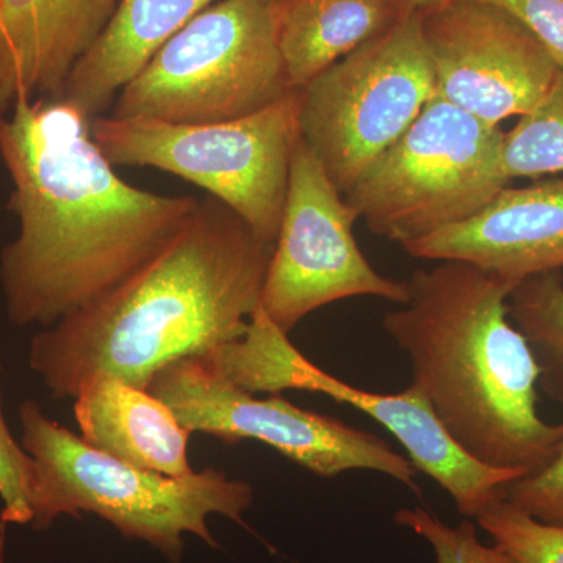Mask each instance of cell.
Returning <instances> with one entry per match:
<instances>
[{"label": "cell", "mask_w": 563, "mask_h": 563, "mask_svg": "<svg viewBox=\"0 0 563 563\" xmlns=\"http://www.w3.org/2000/svg\"><path fill=\"white\" fill-rule=\"evenodd\" d=\"M503 169L509 180L563 173V69L536 109L504 135Z\"/></svg>", "instance_id": "19"}, {"label": "cell", "mask_w": 563, "mask_h": 563, "mask_svg": "<svg viewBox=\"0 0 563 563\" xmlns=\"http://www.w3.org/2000/svg\"><path fill=\"white\" fill-rule=\"evenodd\" d=\"M407 285L409 301L383 328L444 431L484 465L542 468L563 443V421L537 409L540 368L509 318L512 285L463 261L417 269Z\"/></svg>", "instance_id": "3"}, {"label": "cell", "mask_w": 563, "mask_h": 563, "mask_svg": "<svg viewBox=\"0 0 563 563\" xmlns=\"http://www.w3.org/2000/svg\"><path fill=\"white\" fill-rule=\"evenodd\" d=\"M80 437L95 450L135 468L181 477L191 474L192 433L172 409L143 388L102 377L74 398Z\"/></svg>", "instance_id": "16"}, {"label": "cell", "mask_w": 563, "mask_h": 563, "mask_svg": "<svg viewBox=\"0 0 563 563\" xmlns=\"http://www.w3.org/2000/svg\"><path fill=\"white\" fill-rule=\"evenodd\" d=\"M0 161L13 185L7 209L20 222L0 252L18 328H51L98 301L172 242L201 201L122 180L91 120L60 98L25 99L0 117Z\"/></svg>", "instance_id": "1"}, {"label": "cell", "mask_w": 563, "mask_h": 563, "mask_svg": "<svg viewBox=\"0 0 563 563\" xmlns=\"http://www.w3.org/2000/svg\"><path fill=\"white\" fill-rule=\"evenodd\" d=\"M395 521L431 544L437 563H517L498 544L481 542L472 521L453 528L422 507L398 510Z\"/></svg>", "instance_id": "21"}, {"label": "cell", "mask_w": 563, "mask_h": 563, "mask_svg": "<svg viewBox=\"0 0 563 563\" xmlns=\"http://www.w3.org/2000/svg\"><path fill=\"white\" fill-rule=\"evenodd\" d=\"M506 132L440 96L344 192L374 235L404 244L466 221L510 184Z\"/></svg>", "instance_id": "7"}, {"label": "cell", "mask_w": 563, "mask_h": 563, "mask_svg": "<svg viewBox=\"0 0 563 563\" xmlns=\"http://www.w3.org/2000/svg\"><path fill=\"white\" fill-rule=\"evenodd\" d=\"M147 391L172 409L191 433L235 444L255 440L320 477L376 472L421 495L406 455L368 431L301 409L277 393L257 398L229 380L202 355L180 358L152 377Z\"/></svg>", "instance_id": "10"}, {"label": "cell", "mask_w": 563, "mask_h": 563, "mask_svg": "<svg viewBox=\"0 0 563 563\" xmlns=\"http://www.w3.org/2000/svg\"><path fill=\"white\" fill-rule=\"evenodd\" d=\"M422 261H463L517 287L537 274L563 272V179L507 185L479 213L404 244Z\"/></svg>", "instance_id": "13"}, {"label": "cell", "mask_w": 563, "mask_h": 563, "mask_svg": "<svg viewBox=\"0 0 563 563\" xmlns=\"http://www.w3.org/2000/svg\"><path fill=\"white\" fill-rule=\"evenodd\" d=\"M213 368L250 393L302 390L347 404L384 426L402 444L417 472L435 481L459 512L477 518L506 501L507 485L523 474L493 468L465 453L437 420L415 385L395 395L362 390L310 362L261 306L242 340L202 354Z\"/></svg>", "instance_id": "9"}, {"label": "cell", "mask_w": 563, "mask_h": 563, "mask_svg": "<svg viewBox=\"0 0 563 563\" xmlns=\"http://www.w3.org/2000/svg\"><path fill=\"white\" fill-rule=\"evenodd\" d=\"M277 35L292 90H302L402 16L396 0H282Z\"/></svg>", "instance_id": "17"}, {"label": "cell", "mask_w": 563, "mask_h": 563, "mask_svg": "<svg viewBox=\"0 0 563 563\" xmlns=\"http://www.w3.org/2000/svg\"><path fill=\"white\" fill-rule=\"evenodd\" d=\"M420 16L437 96L487 124L528 114L561 73L523 22L495 3L451 0Z\"/></svg>", "instance_id": "12"}, {"label": "cell", "mask_w": 563, "mask_h": 563, "mask_svg": "<svg viewBox=\"0 0 563 563\" xmlns=\"http://www.w3.org/2000/svg\"><path fill=\"white\" fill-rule=\"evenodd\" d=\"M476 520L517 563H563V526L542 523L507 501L493 504Z\"/></svg>", "instance_id": "20"}, {"label": "cell", "mask_w": 563, "mask_h": 563, "mask_svg": "<svg viewBox=\"0 0 563 563\" xmlns=\"http://www.w3.org/2000/svg\"><path fill=\"white\" fill-rule=\"evenodd\" d=\"M274 243L213 196L131 277L33 336L29 366L52 398L111 377L147 390L180 358L242 340L262 301Z\"/></svg>", "instance_id": "2"}, {"label": "cell", "mask_w": 563, "mask_h": 563, "mask_svg": "<svg viewBox=\"0 0 563 563\" xmlns=\"http://www.w3.org/2000/svg\"><path fill=\"white\" fill-rule=\"evenodd\" d=\"M509 318L531 344L539 363V387L563 404V272L537 274L509 295Z\"/></svg>", "instance_id": "18"}, {"label": "cell", "mask_w": 563, "mask_h": 563, "mask_svg": "<svg viewBox=\"0 0 563 563\" xmlns=\"http://www.w3.org/2000/svg\"><path fill=\"white\" fill-rule=\"evenodd\" d=\"M509 11L539 38L563 69V0H483Z\"/></svg>", "instance_id": "24"}, {"label": "cell", "mask_w": 563, "mask_h": 563, "mask_svg": "<svg viewBox=\"0 0 563 563\" xmlns=\"http://www.w3.org/2000/svg\"><path fill=\"white\" fill-rule=\"evenodd\" d=\"M291 91L276 5L266 0H218L122 88L109 114L211 124L250 117Z\"/></svg>", "instance_id": "5"}, {"label": "cell", "mask_w": 563, "mask_h": 563, "mask_svg": "<svg viewBox=\"0 0 563 563\" xmlns=\"http://www.w3.org/2000/svg\"><path fill=\"white\" fill-rule=\"evenodd\" d=\"M301 90L257 113L211 124L146 118L91 121V135L113 166H143L191 181L274 243L279 232L292 151L301 140Z\"/></svg>", "instance_id": "6"}, {"label": "cell", "mask_w": 563, "mask_h": 563, "mask_svg": "<svg viewBox=\"0 0 563 563\" xmlns=\"http://www.w3.org/2000/svg\"><path fill=\"white\" fill-rule=\"evenodd\" d=\"M214 2L121 0L101 36L70 73L60 99L88 120L103 117L154 55Z\"/></svg>", "instance_id": "15"}, {"label": "cell", "mask_w": 563, "mask_h": 563, "mask_svg": "<svg viewBox=\"0 0 563 563\" xmlns=\"http://www.w3.org/2000/svg\"><path fill=\"white\" fill-rule=\"evenodd\" d=\"M451 0H396L401 14H424L443 7Z\"/></svg>", "instance_id": "25"}, {"label": "cell", "mask_w": 563, "mask_h": 563, "mask_svg": "<svg viewBox=\"0 0 563 563\" xmlns=\"http://www.w3.org/2000/svg\"><path fill=\"white\" fill-rule=\"evenodd\" d=\"M506 501L542 523L563 526V443L542 468L507 485Z\"/></svg>", "instance_id": "23"}, {"label": "cell", "mask_w": 563, "mask_h": 563, "mask_svg": "<svg viewBox=\"0 0 563 563\" xmlns=\"http://www.w3.org/2000/svg\"><path fill=\"white\" fill-rule=\"evenodd\" d=\"M437 96L420 14H404L301 90V135L344 195Z\"/></svg>", "instance_id": "8"}, {"label": "cell", "mask_w": 563, "mask_h": 563, "mask_svg": "<svg viewBox=\"0 0 563 563\" xmlns=\"http://www.w3.org/2000/svg\"><path fill=\"white\" fill-rule=\"evenodd\" d=\"M357 213L314 157L306 141L292 151L290 180L263 285L261 307L290 333L314 310L343 299L374 296L409 301L407 282L373 268L355 242Z\"/></svg>", "instance_id": "11"}, {"label": "cell", "mask_w": 563, "mask_h": 563, "mask_svg": "<svg viewBox=\"0 0 563 563\" xmlns=\"http://www.w3.org/2000/svg\"><path fill=\"white\" fill-rule=\"evenodd\" d=\"M266 2L273 3V5H277V3L282 2V0H266Z\"/></svg>", "instance_id": "27"}, {"label": "cell", "mask_w": 563, "mask_h": 563, "mask_svg": "<svg viewBox=\"0 0 563 563\" xmlns=\"http://www.w3.org/2000/svg\"><path fill=\"white\" fill-rule=\"evenodd\" d=\"M5 525H0V563H5Z\"/></svg>", "instance_id": "26"}, {"label": "cell", "mask_w": 563, "mask_h": 563, "mask_svg": "<svg viewBox=\"0 0 563 563\" xmlns=\"http://www.w3.org/2000/svg\"><path fill=\"white\" fill-rule=\"evenodd\" d=\"M2 374V363H0ZM35 492V461L14 439L3 415L0 395V525H31Z\"/></svg>", "instance_id": "22"}, {"label": "cell", "mask_w": 563, "mask_h": 563, "mask_svg": "<svg viewBox=\"0 0 563 563\" xmlns=\"http://www.w3.org/2000/svg\"><path fill=\"white\" fill-rule=\"evenodd\" d=\"M121 0H0V117L25 99L60 98Z\"/></svg>", "instance_id": "14"}, {"label": "cell", "mask_w": 563, "mask_h": 563, "mask_svg": "<svg viewBox=\"0 0 563 563\" xmlns=\"http://www.w3.org/2000/svg\"><path fill=\"white\" fill-rule=\"evenodd\" d=\"M20 422L22 446L35 461V531L49 529L60 517L91 514L125 539L151 544L169 562L180 563L187 533L220 547L207 523L210 515L246 526L244 514L254 504V488L246 481L214 468L181 477L135 468L95 450L47 418L32 399L21 404Z\"/></svg>", "instance_id": "4"}]
</instances>
